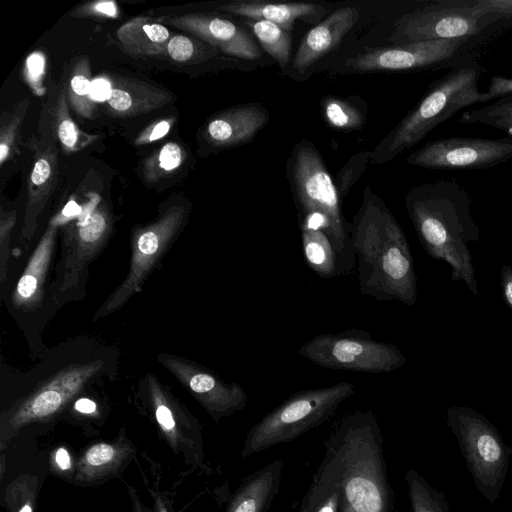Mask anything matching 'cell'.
Returning a JSON list of instances; mask_svg holds the SVG:
<instances>
[{
  "label": "cell",
  "instance_id": "20",
  "mask_svg": "<svg viewBox=\"0 0 512 512\" xmlns=\"http://www.w3.org/2000/svg\"><path fill=\"white\" fill-rule=\"evenodd\" d=\"M219 11L245 19L266 20L291 32L297 21H319L327 9L311 3H269L263 1H235L220 5Z\"/></svg>",
  "mask_w": 512,
  "mask_h": 512
},
{
  "label": "cell",
  "instance_id": "26",
  "mask_svg": "<svg viewBox=\"0 0 512 512\" xmlns=\"http://www.w3.org/2000/svg\"><path fill=\"white\" fill-rule=\"evenodd\" d=\"M356 97L324 96L320 102L321 114L326 124L334 130L350 132L365 126L367 114L363 102Z\"/></svg>",
  "mask_w": 512,
  "mask_h": 512
},
{
  "label": "cell",
  "instance_id": "21",
  "mask_svg": "<svg viewBox=\"0 0 512 512\" xmlns=\"http://www.w3.org/2000/svg\"><path fill=\"white\" fill-rule=\"evenodd\" d=\"M283 468L284 462L277 459L248 474L227 512H268L279 492Z\"/></svg>",
  "mask_w": 512,
  "mask_h": 512
},
{
  "label": "cell",
  "instance_id": "47",
  "mask_svg": "<svg viewBox=\"0 0 512 512\" xmlns=\"http://www.w3.org/2000/svg\"><path fill=\"white\" fill-rule=\"evenodd\" d=\"M55 460L59 468L67 470L71 466L70 456L66 449L59 448L55 454Z\"/></svg>",
  "mask_w": 512,
  "mask_h": 512
},
{
  "label": "cell",
  "instance_id": "18",
  "mask_svg": "<svg viewBox=\"0 0 512 512\" xmlns=\"http://www.w3.org/2000/svg\"><path fill=\"white\" fill-rule=\"evenodd\" d=\"M359 17V10L352 6L337 9L328 15L303 37L292 59V68L304 73L341 43Z\"/></svg>",
  "mask_w": 512,
  "mask_h": 512
},
{
  "label": "cell",
  "instance_id": "36",
  "mask_svg": "<svg viewBox=\"0 0 512 512\" xmlns=\"http://www.w3.org/2000/svg\"><path fill=\"white\" fill-rule=\"evenodd\" d=\"M371 151H361L353 155L338 171L336 188L341 200H344L352 186L359 180L370 161Z\"/></svg>",
  "mask_w": 512,
  "mask_h": 512
},
{
  "label": "cell",
  "instance_id": "42",
  "mask_svg": "<svg viewBox=\"0 0 512 512\" xmlns=\"http://www.w3.org/2000/svg\"><path fill=\"white\" fill-rule=\"evenodd\" d=\"M115 455L114 448L107 444L93 446L86 454V461L91 466H101L110 462Z\"/></svg>",
  "mask_w": 512,
  "mask_h": 512
},
{
  "label": "cell",
  "instance_id": "32",
  "mask_svg": "<svg viewBox=\"0 0 512 512\" xmlns=\"http://www.w3.org/2000/svg\"><path fill=\"white\" fill-rule=\"evenodd\" d=\"M29 100L22 99L2 113L0 118V165L19 152V131L29 107Z\"/></svg>",
  "mask_w": 512,
  "mask_h": 512
},
{
  "label": "cell",
  "instance_id": "48",
  "mask_svg": "<svg viewBox=\"0 0 512 512\" xmlns=\"http://www.w3.org/2000/svg\"><path fill=\"white\" fill-rule=\"evenodd\" d=\"M75 408L81 413H93L96 410V404L90 399L82 398L76 401Z\"/></svg>",
  "mask_w": 512,
  "mask_h": 512
},
{
  "label": "cell",
  "instance_id": "16",
  "mask_svg": "<svg viewBox=\"0 0 512 512\" xmlns=\"http://www.w3.org/2000/svg\"><path fill=\"white\" fill-rule=\"evenodd\" d=\"M269 122V112L260 103L230 107L213 115L204 129V138L213 147L234 148L249 143Z\"/></svg>",
  "mask_w": 512,
  "mask_h": 512
},
{
  "label": "cell",
  "instance_id": "4",
  "mask_svg": "<svg viewBox=\"0 0 512 512\" xmlns=\"http://www.w3.org/2000/svg\"><path fill=\"white\" fill-rule=\"evenodd\" d=\"M482 67L470 55H460L436 80L420 102L371 151L370 161L383 164L423 140L438 125L465 107L488 102L478 82Z\"/></svg>",
  "mask_w": 512,
  "mask_h": 512
},
{
  "label": "cell",
  "instance_id": "31",
  "mask_svg": "<svg viewBox=\"0 0 512 512\" xmlns=\"http://www.w3.org/2000/svg\"><path fill=\"white\" fill-rule=\"evenodd\" d=\"M459 122L490 126L512 136V94L500 97L492 104L463 112Z\"/></svg>",
  "mask_w": 512,
  "mask_h": 512
},
{
  "label": "cell",
  "instance_id": "15",
  "mask_svg": "<svg viewBox=\"0 0 512 512\" xmlns=\"http://www.w3.org/2000/svg\"><path fill=\"white\" fill-rule=\"evenodd\" d=\"M110 230V219L106 211L93 206L67 237V250L63 266V277L59 292L74 287L85 265L104 244Z\"/></svg>",
  "mask_w": 512,
  "mask_h": 512
},
{
  "label": "cell",
  "instance_id": "33",
  "mask_svg": "<svg viewBox=\"0 0 512 512\" xmlns=\"http://www.w3.org/2000/svg\"><path fill=\"white\" fill-rule=\"evenodd\" d=\"M303 498L306 500L308 512H338L340 499L337 487L318 469Z\"/></svg>",
  "mask_w": 512,
  "mask_h": 512
},
{
  "label": "cell",
  "instance_id": "13",
  "mask_svg": "<svg viewBox=\"0 0 512 512\" xmlns=\"http://www.w3.org/2000/svg\"><path fill=\"white\" fill-rule=\"evenodd\" d=\"M162 364L199 399L215 419L245 408L248 395L237 383H227L211 371L171 355H159Z\"/></svg>",
  "mask_w": 512,
  "mask_h": 512
},
{
  "label": "cell",
  "instance_id": "46",
  "mask_svg": "<svg viewBox=\"0 0 512 512\" xmlns=\"http://www.w3.org/2000/svg\"><path fill=\"white\" fill-rule=\"evenodd\" d=\"M156 418L162 428L166 431H172L175 427V420L171 410L164 404L159 403L156 407Z\"/></svg>",
  "mask_w": 512,
  "mask_h": 512
},
{
  "label": "cell",
  "instance_id": "29",
  "mask_svg": "<svg viewBox=\"0 0 512 512\" xmlns=\"http://www.w3.org/2000/svg\"><path fill=\"white\" fill-rule=\"evenodd\" d=\"M411 512H450L444 494L433 486L416 470L405 472Z\"/></svg>",
  "mask_w": 512,
  "mask_h": 512
},
{
  "label": "cell",
  "instance_id": "41",
  "mask_svg": "<svg viewBox=\"0 0 512 512\" xmlns=\"http://www.w3.org/2000/svg\"><path fill=\"white\" fill-rule=\"evenodd\" d=\"M174 118L162 119L148 126L135 140L136 145H146L164 137L171 129Z\"/></svg>",
  "mask_w": 512,
  "mask_h": 512
},
{
  "label": "cell",
  "instance_id": "12",
  "mask_svg": "<svg viewBox=\"0 0 512 512\" xmlns=\"http://www.w3.org/2000/svg\"><path fill=\"white\" fill-rule=\"evenodd\" d=\"M473 39L412 42L378 47L359 53L345 62L355 72H402L434 66H450Z\"/></svg>",
  "mask_w": 512,
  "mask_h": 512
},
{
  "label": "cell",
  "instance_id": "34",
  "mask_svg": "<svg viewBox=\"0 0 512 512\" xmlns=\"http://www.w3.org/2000/svg\"><path fill=\"white\" fill-rule=\"evenodd\" d=\"M464 6L491 28H512V0H462Z\"/></svg>",
  "mask_w": 512,
  "mask_h": 512
},
{
  "label": "cell",
  "instance_id": "40",
  "mask_svg": "<svg viewBox=\"0 0 512 512\" xmlns=\"http://www.w3.org/2000/svg\"><path fill=\"white\" fill-rule=\"evenodd\" d=\"M196 51L193 40L185 35L171 36L167 41L164 55L176 62H186L194 56Z\"/></svg>",
  "mask_w": 512,
  "mask_h": 512
},
{
  "label": "cell",
  "instance_id": "35",
  "mask_svg": "<svg viewBox=\"0 0 512 512\" xmlns=\"http://www.w3.org/2000/svg\"><path fill=\"white\" fill-rule=\"evenodd\" d=\"M184 160V152L181 146L175 142L166 143L158 154L148 162V178L159 179L178 169Z\"/></svg>",
  "mask_w": 512,
  "mask_h": 512
},
{
  "label": "cell",
  "instance_id": "27",
  "mask_svg": "<svg viewBox=\"0 0 512 512\" xmlns=\"http://www.w3.org/2000/svg\"><path fill=\"white\" fill-rule=\"evenodd\" d=\"M243 24L281 68L287 66L292 44L289 31L266 20L245 19Z\"/></svg>",
  "mask_w": 512,
  "mask_h": 512
},
{
  "label": "cell",
  "instance_id": "28",
  "mask_svg": "<svg viewBox=\"0 0 512 512\" xmlns=\"http://www.w3.org/2000/svg\"><path fill=\"white\" fill-rule=\"evenodd\" d=\"M53 127L62 149L65 152L78 151L97 137L78 129L68 110L67 92L61 88L53 110Z\"/></svg>",
  "mask_w": 512,
  "mask_h": 512
},
{
  "label": "cell",
  "instance_id": "3",
  "mask_svg": "<svg viewBox=\"0 0 512 512\" xmlns=\"http://www.w3.org/2000/svg\"><path fill=\"white\" fill-rule=\"evenodd\" d=\"M469 193L454 180L422 183L409 190L406 210L426 253L447 263L452 281H463L475 296L478 286L469 243L480 239Z\"/></svg>",
  "mask_w": 512,
  "mask_h": 512
},
{
  "label": "cell",
  "instance_id": "7",
  "mask_svg": "<svg viewBox=\"0 0 512 512\" xmlns=\"http://www.w3.org/2000/svg\"><path fill=\"white\" fill-rule=\"evenodd\" d=\"M446 423L455 436L476 488L494 504L506 480L512 448L481 413L467 406H451Z\"/></svg>",
  "mask_w": 512,
  "mask_h": 512
},
{
  "label": "cell",
  "instance_id": "23",
  "mask_svg": "<svg viewBox=\"0 0 512 512\" xmlns=\"http://www.w3.org/2000/svg\"><path fill=\"white\" fill-rule=\"evenodd\" d=\"M121 48L135 57L163 56L170 31L160 22L147 17H136L116 31Z\"/></svg>",
  "mask_w": 512,
  "mask_h": 512
},
{
  "label": "cell",
  "instance_id": "22",
  "mask_svg": "<svg viewBox=\"0 0 512 512\" xmlns=\"http://www.w3.org/2000/svg\"><path fill=\"white\" fill-rule=\"evenodd\" d=\"M59 222L53 219L45 230L17 283L13 303L29 307L40 299L42 286L53 253Z\"/></svg>",
  "mask_w": 512,
  "mask_h": 512
},
{
  "label": "cell",
  "instance_id": "37",
  "mask_svg": "<svg viewBox=\"0 0 512 512\" xmlns=\"http://www.w3.org/2000/svg\"><path fill=\"white\" fill-rule=\"evenodd\" d=\"M46 57L41 51L29 54L23 67V75L26 83L37 96H43L45 88L43 80L45 76Z\"/></svg>",
  "mask_w": 512,
  "mask_h": 512
},
{
  "label": "cell",
  "instance_id": "44",
  "mask_svg": "<svg viewBox=\"0 0 512 512\" xmlns=\"http://www.w3.org/2000/svg\"><path fill=\"white\" fill-rule=\"evenodd\" d=\"M112 82L104 77L92 80L90 88V96L94 102L107 101L112 92Z\"/></svg>",
  "mask_w": 512,
  "mask_h": 512
},
{
  "label": "cell",
  "instance_id": "2",
  "mask_svg": "<svg viewBox=\"0 0 512 512\" xmlns=\"http://www.w3.org/2000/svg\"><path fill=\"white\" fill-rule=\"evenodd\" d=\"M362 295L413 306L417 276L409 242L398 221L369 186L349 223Z\"/></svg>",
  "mask_w": 512,
  "mask_h": 512
},
{
  "label": "cell",
  "instance_id": "6",
  "mask_svg": "<svg viewBox=\"0 0 512 512\" xmlns=\"http://www.w3.org/2000/svg\"><path fill=\"white\" fill-rule=\"evenodd\" d=\"M354 393V385L343 381L292 394L248 430L242 456L248 458L319 427Z\"/></svg>",
  "mask_w": 512,
  "mask_h": 512
},
{
  "label": "cell",
  "instance_id": "38",
  "mask_svg": "<svg viewBox=\"0 0 512 512\" xmlns=\"http://www.w3.org/2000/svg\"><path fill=\"white\" fill-rule=\"evenodd\" d=\"M16 222V211L0 213V279L3 283L7 275L8 248L11 231Z\"/></svg>",
  "mask_w": 512,
  "mask_h": 512
},
{
  "label": "cell",
  "instance_id": "14",
  "mask_svg": "<svg viewBox=\"0 0 512 512\" xmlns=\"http://www.w3.org/2000/svg\"><path fill=\"white\" fill-rule=\"evenodd\" d=\"M162 22L194 35L227 55L244 60L263 56L252 34L228 19L209 13H186L164 17Z\"/></svg>",
  "mask_w": 512,
  "mask_h": 512
},
{
  "label": "cell",
  "instance_id": "25",
  "mask_svg": "<svg viewBox=\"0 0 512 512\" xmlns=\"http://www.w3.org/2000/svg\"><path fill=\"white\" fill-rule=\"evenodd\" d=\"M303 256L308 267L321 278L341 275L336 251L322 231L300 230Z\"/></svg>",
  "mask_w": 512,
  "mask_h": 512
},
{
  "label": "cell",
  "instance_id": "10",
  "mask_svg": "<svg viewBox=\"0 0 512 512\" xmlns=\"http://www.w3.org/2000/svg\"><path fill=\"white\" fill-rule=\"evenodd\" d=\"M185 217L186 207L173 205L155 222L137 230L133 236L127 277L98 310L95 318L105 317L121 308L134 293L141 290L145 278L180 231Z\"/></svg>",
  "mask_w": 512,
  "mask_h": 512
},
{
  "label": "cell",
  "instance_id": "11",
  "mask_svg": "<svg viewBox=\"0 0 512 512\" xmlns=\"http://www.w3.org/2000/svg\"><path fill=\"white\" fill-rule=\"evenodd\" d=\"M512 159V138L448 137L426 143L406 162L433 170H482Z\"/></svg>",
  "mask_w": 512,
  "mask_h": 512
},
{
  "label": "cell",
  "instance_id": "19",
  "mask_svg": "<svg viewBox=\"0 0 512 512\" xmlns=\"http://www.w3.org/2000/svg\"><path fill=\"white\" fill-rule=\"evenodd\" d=\"M101 361L69 367L38 389L19 412V419L42 418L55 413L102 368Z\"/></svg>",
  "mask_w": 512,
  "mask_h": 512
},
{
  "label": "cell",
  "instance_id": "49",
  "mask_svg": "<svg viewBox=\"0 0 512 512\" xmlns=\"http://www.w3.org/2000/svg\"><path fill=\"white\" fill-rule=\"evenodd\" d=\"M299 512H308V506L304 498L301 501Z\"/></svg>",
  "mask_w": 512,
  "mask_h": 512
},
{
  "label": "cell",
  "instance_id": "17",
  "mask_svg": "<svg viewBox=\"0 0 512 512\" xmlns=\"http://www.w3.org/2000/svg\"><path fill=\"white\" fill-rule=\"evenodd\" d=\"M34 150V162L28 177L27 202L22 236L29 239L35 232L42 214L58 181V150L54 139L28 143Z\"/></svg>",
  "mask_w": 512,
  "mask_h": 512
},
{
  "label": "cell",
  "instance_id": "8",
  "mask_svg": "<svg viewBox=\"0 0 512 512\" xmlns=\"http://www.w3.org/2000/svg\"><path fill=\"white\" fill-rule=\"evenodd\" d=\"M299 354L323 368L371 374L392 372L407 360L396 345L360 329L317 335L299 348Z\"/></svg>",
  "mask_w": 512,
  "mask_h": 512
},
{
  "label": "cell",
  "instance_id": "45",
  "mask_svg": "<svg viewBox=\"0 0 512 512\" xmlns=\"http://www.w3.org/2000/svg\"><path fill=\"white\" fill-rule=\"evenodd\" d=\"M500 286L502 296L512 310V267L509 265L500 268Z\"/></svg>",
  "mask_w": 512,
  "mask_h": 512
},
{
  "label": "cell",
  "instance_id": "50",
  "mask_svg": "<svg viewBox=\"0 0 512 512\" xmlns=\"http://www.w3.org/2000/svg\"><path fill=\"white\" fill-rule=\"evenodd\" d=\"M19 512H32V510L30 506L26 505Z\"/></svg>",
  "mask_w": 512,
  "mask_h": 512
},
{
  "label": "cell",
  "instance_id": "9",
  "mask_svg": "<svg viewBox=\"0 0 512 512\" xmlns=\"http://www.w3.org/2000/svg\"><path fill=\"white\" fill-rule=\"evenodd\" d=\"M490 26L470 12L462 0H436L400 16L389 40L394 45L412 42L474 39Z\"/></svg>",
  "mask_w": 512,
  "mask_h": 512
},
{
  "label": "cell",
  "instance_id": "30",
  "mask_svg": "<svg viewBox=\"0 0 512 512\" xmlns=\"http://www.w3.org/2000/svg\"><path fill=\"white\" fill-rule=\"evenodd\" d=\"M90 74L88 59L85 57L79 59L70 73L66 89L68 104L84 118H92L96 111L95 102L90 96L92 83Z\"/></svg>",
  "mask_w": 512,
  "mask_h": 512
},
{
  "label": "cell",
  "instance_id": "24",
  "mask_svg": "<svg viewBox=\"0 0 512 512\" xmlns=\"http://www.w3.org/2000/svg\"><path fill=\"white\" fill-rule=\"evenodd\" d=\"M171 99L168 92L146 83L117 81L107 103L113 112L132 116L156 110Z\"/></svg>",
  "mask_w": 512,
  "mask_h": 512
},
{
  "label": "cell",
  "instance_id": "1",
  "mask_svg": "<svg viewBox=\"0 0 512 512\" xmlns=\"http://www.w3.org/2000/svg\"><path fill=\"white\" fill-rule=\"evenodd\" d=\"M383 444L371 410L345 414L325 439L318 470L337 487L338 512H396Z\"/></svg>",
  "mask_w": 512,
  "mask_h": 512
},
{
  "label": "cell",
  "instance_id": "39",
  "mask_svg": "<svg viewBox=\"0 0 512 512\" xmlns=\"http://www.w3.org/2000/svg\"><path fill=\"white\" fill-rule=\"evenodd\" d=\"M118 6L112 0H98L85 3L71 13V17L77 18H117Z\"/></svg>",
  "mask_w": 512,
  "mask_h": 512
},
{
  "label": "cell",
  "instance_id": "43",
  "mask_svg": "<svg viewBox=\"0 0 512 512\" xmlns=\"http://www.w3.org/2000/svg\"><path fill=\"white\" fill-rule=\"evenodd\" d=\"M512 94V78L494 75L490 78L486 95L488 100Z\"/></svg>",
  "mask_w": 512,
  "mask_h": 512
},
{
  "label": "cell",
  "instance_id": "5",
  "mask_svg": "<svg viewBox=\"0 0 512 512\" xmlns=\"http://www.w3.org/2000/svg\"><path fill=\"white\" fill-rule=\"evenodd\" d=\"M288 169L299 229L324 232L336 251L341 275L350 274L356 257L349 223L343 217L342 200L319 151L302 139L292 150Z\"/></svg>",
  "mask_w": 512,
  "mask_h": 512
}]
</instances>
